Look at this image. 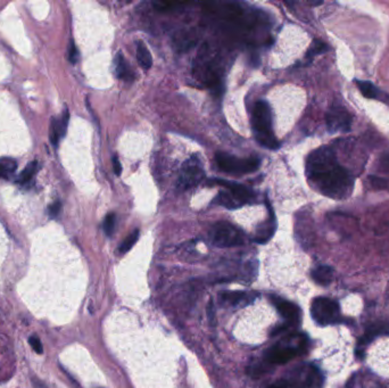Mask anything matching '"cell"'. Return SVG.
I'll use <instances>...</instances> for the list:
<instances>
[{"mask_svg": "<svg viewBox=\"0 0 389 388\" xmlns=\"http://www.w3.org/2000/svg\"><path fill=\"white\" fill-rule=\"evenodd\" d=\"M254 294L245 291H222L220 292V300L232 306H244L253 302Z\"/></svg>", "mask_w": 389, "mask_h": 388, "instance_id": "cell-12", "label": "cell"}, {"mask_svg": "<svg viewBox=\"0 0 389 388\" xmlns=\"http://www.w3.org/2000/svg\"><path fill=\"white\" fill-rule=\"evenodd\" d=\"M67 123H69V112L65 111L64 115L60 119H52L50 124V140L55 145H58L59 140L65 135Z\"/></svg>", "mask_w": 389, "mask_h": 388, "instance_id": "cell-13", "label": "cell"}, {"mask_svg": "<svg viewBox=\"0 0 389 388\" xmlns=\"http://www.w3.org/2000/svg\"><path fill=\"white\" fill-rule=\"evenodd\" d=\"M306 174L313 187L330 198L345 199L354 190V173L339 162L331 146L318 148L308 155Z\"/></svg>", "mask_w": 389, "mask_h": 388, "instance_id": "cell-1", "label": "cell"}, {"mask_svg": "<svg viewBox=\"0 0 389 388\" xmlns=\"http://www.w3.org/2000/svg\"><path fill=\"white\" fill-rule=\"evenodd\" d=\"M205 177L202 162L197 156H192L188 161L183 163L182 169L179 177V188L181 190H187L199 185Z\"/></svg>", "mask_w": 389, "mask_h": 388, "instance_id": "cell-8", "label": "cell"}, {"mask_svg": "<svg viewBox=\"0 0 389 388\" xmlns=\"http://www.w3.org/2000/svg\"><path fill=\"white\" fill-rule=\"evenodd\" d=\"M271 302L279 313L281 314V317L286 321H288V323L297 325L301 321V309L296 304L279 297V296H272Z\"/></svg>", "mask_w": 389, "mask_h": 388, "instance_id": "cell-10", "label": "cell"}, {"mask_svg": "<svg viewBox=\"0 0 389 388\" xmlns=\"http://www.w3.org/2000/svg\"><path fill=\"white\" fill-rule=\"evenodd\" d=\"M218 167L226 173H251L259 167V159L256 157L238 158L236 156L218 151L215 155Z\"/></svg>", "mask_w": 389, "mask_h": 388, "instance_id": "cell-7", "label": "cell"}, {"mask_svg": "<svg viewBox=\"0 0 389 388\" xmlns=\"http://www.w3.org/2000/svg\"><path fill=\"white\" fill-rule=\"evenodd\" d=\"M37 169H38V163L37 162H31V163H30V164L26 166V169L23 171V172L20 174V177H18V179H17L18 184H21V185L29 184V182L33 179V177L36 176Z\"/></svg>", "mask_w": 389, "mask_h": 388, "instance_id": "cell-22", "label": "cell"}, {"mask_svg": "<svg viewBox=\"0 0 389 388\" xmlns=\"http://www.w3.org/2000/svg\"><path fill=\"white\" fill-rule=\"evenodd\" d=\"M113 169H114V172L116 176H120L121 172H122V164L120 163L118 156H114V157H113Z\"/></svg>", "mask_w": 389, "mask_h": 388, "instance_id": "cell-31", "label": "cell"}, {"mask_svg": "<svg viewBox=\"0 0 389 388\" xmlns=\"http://www.w3.org/2000/svg\"><path fill=\"white\" fill-rule=\"evenodd\" d=\"M270 210V218L269 220H266L265 222L260 224L258 228V231H256L254 241L255 242H259V244H265L270 241V239L273 237V235L275 233V229H277V221H275V216L274 213L272 211V207H269Z\"/></svg>", "mask_w": 389, "mask_h": 388, "instance_id": "cell-11", "label": "cell"}, {"mask_svg": "<svg viewBox=\"0 0 389 388\" xmlns=\"http://www.w3.org/2000/svg\"><path fill=\"white\" fill-rule=\"evenodd\" d=\"M327 49H328V47H327L326 44L322 43V41H320V40H314L311 46V48H309V50L307 51V57H313V56L318 55V54H320V52L326 51Z\"/></svg>", "mask_w": 389, "mask_h": 388, "instance_id": "cell-25", "label": "cell"}, {"mask_svg": "<svg viewBox=\"0 0 389 388\" xmlns=\"http://www.w3.org/2000/svg\"><path fill=\"white\" fill-rule=\"evenodd\" d=\"M69 55H70V60H71L72 64H75V63L78 62L79 51H78V49H77V47H75V45L73 43H71Z\"/></svg>", "mask_w": 389, "mask_h": 388, "instance_id": "cell-29", "label": "cell"}, {"mask_svg": "<svg viewBox=\"0 0 389 388\" xmlns=\"http://www.w3.org/2000/svg\"><path fill=\"white\" fill-rule=\"evenodd\" d=\"M357 88L363 95L364 97L369 98V99H381V91L377 88L376 86H373L371 82L369 81H356Z\"/></svg>", "mask_w": 389, "mask_h": 388, "instance_id": "cell-20", "label": "cell"}, {"mask_svg": "<svg viewBox=\"0 0 389 388\" xmlns=\"http://www.w3.org/2000/svg\"><path fill=\"white\" fill-rule=\"evenodd\" d=\"M209 236L212 244L221 248L240 246L245 242L243 231L226 221H220L213 224Z\"/></svg>", "mask_w": 389, "mask_h": 388, "instance_id": "cell-4", "label": "cell"}, {"mask_svg": "<svg viewBox=\"0 0 389 388\" xmlns=\"http://www.w3.org/2000/svg\"><path fill=\"white\" fill-rule=\"evenodd\" d=\"M369 181H370V184H371L372 188H375V189H387L388 185H389V182H388V180H386V179L375 177V176L370 177Z\"/></svg>", "mask_w": 389, "mask_h": 388, "instance_id": "cell-26", "label": "cell"}, {"mask_svg": "<svg viewBox=\"0 0 389 388\" xmlns=\"http://www.w3.org/2000/svg\"><path fill=\"white\" fill-rule=\"evenodd\" d=\"M139 235H140V234H139V230L135 229L133 233H131L129 236H128V237L122 242V244L120 245V248H119L120 253L124 254V253L129 252V250L132 248V247L135 245V242H138Z\"/></svg>", "mask_w": 389, "mask_h": 388, "instance_id": "cell-23", "label": "cell"}, {"mask_svg": "<svg viewBox=\"0 0 389 388\" xmlns=\"http://www.w3.org/2000/svg\"><path fill=\"white\" fill-rule=\"evenodd\" d=\"M29 343L31 345V347L33 348V351H36L38 354H41L43 351V344H41L40 340L36 336H32L29 338Z\"/></svg>", "mask_w": 389, "mask_h": 388, "instance_id": "cell-27", "label": "cell"}, {"mask_svg": "<svg viewBox=\"0 0 389 388\" xmlns=\"http://www.w3.org/2000/svg\"><path fill=\"white\" fill-rule=\"evenodd\" d=\"M308 340L303 334H292L266 349L264 353V363L267 366L285 364L306 351Z\"/></svg>", "mask_w": 389, "mask_h": 388, "instance_id": "cell-2", "label": "cell"}, {"mask_svg": "<svg viewBox=\"0 0 389 388\" xmlns=\"http://www.w3.org/2000/svg\"><path fill=\"white\" fill-rule=\"evenodd\" d=\"M326 121L328 130L330 132H347L352 127L353 117L345 107L334 106L328 111Z\"/></svg>", "mask_w": 389, "mask_h": 388, "instance_id": "cell-9", "label": "cell"}, {"mask_svg": "<svg viewBox=\"0 0 389 388\" xmlns=\"http://www.w3.org/2000/svg\"><path fill=\"white\" fill-rule=\"evenodd\" d=\"M216 201L220 205H222V206L230 208V210L243 206V203H241V201L238 199L232 193H230L228 189L223 190V192H220L216 198Z\"/></svg>", "mask_w": 389, "mask_h": 388, "instance_id": "cell-18", "label": "cell"}, {"mask_svg": "<svg viewBox=\"0 0 389 388\" xmlns=\"http://www.w3.org/2000/svg\"><path fill=\"white\" fill-rule=\"evenodd\" d=\"M137 59L138 63L140 64V66L143 70H149L153 65V58L152 54L147 48V46L142 43V41H138L137 44Z\"/></svg>", "mask_w": 389, "mask_h": 388, "instance_id": "cell-17", "label": "cell"}, {"mask_svg": "<svg viewBox=\"0 0 389 388\" xmlns=\"http://www.w3.org/2000/svg\"><path fill=\"white\" fill-rule=\"evenodd\" d=\"M286 378L295 388H321L323 384L322 374L312 364H302L294 368Z\"/></svg>", "mask_w": 389, "mask_h": 388, "instance_id": "cell-5", "label": "cell"}, {"mask_svg": "<svg viewBox=\"0 0 389 388\" xmlns=\"http://www.w3.org/2000/svg\"><path fill=\"white\" fill-rule=\"evenodd\" d=\"M266 388H294V386L290 384L289 380L285 377L280 380H278V382L271 384V385L267 386Z\"/></svg>", "mask_w": 389, "mask_h": 388, "instance_id": "cell-28", "label": "cell"}, {"mask_svg": "<svg viewBox=\"0 0 389 388\" xmlns=\"http://www.w3.org/2000/svg\"><path fill=\"white\" fill-rule=\"evenodd\" d=\"M311 314L316 323L328 326L341 321V309L337 302L327 297H318L313 300Z\"/></svg>", "mask_w": 389, "mask_h": 388, "instance_id": "cell-6", "label": "cell"}, {"mask_svg": "<svg viewBox=\"0 0 389 388\" xmlns=\"http://www.w3.org/2000/svg\"><path fill=\"white\" fill-rule=\"evenodd\" d=\"M312 278L316 284L321 286H327L334 279V270L330 266L319 265L312 271Z\"/></svg>", "mask_w": 389, "mask_h": 388, "instance_id": "cell-16", "label": "cell"}, {"mask_svg": "<svg viewBox=\"0 0 389 388\" xmlns=\"http://www.w3.org/2000/svg\"><path fill=\"white\" fill-rule=\"evenodd\" d=\"M60 208H62V204H60L59 201H56V203L50 205V207H49V214H50L51 218H55V216L58 215Z\"/></svg>", "mask_w": 389, "mask_h": 388, "instance_id": "cell-30", "label": "cell"}, {"mask_svg": "<svg viewBox=\"0 0 389 388\" xmlns=\"http://www.w3.org/2000/svg\"><path fill=\"white\" fill-rule=\"evenodd\" d=\"M115 71L118 78L121 80H126V81H132L133 80V72L128 64L126 57L122 52H118V55L115 57Z\"/></svg>", "mask_w": 389, "mask_h": 388, "instance_id": "cell-15", "label": "cell"}, {"mask_svg": "<svg viewBox=\"0 0 389 388\" xmlns=\"http://www.w3.org/2000/svg\"><path fill=\"white\" fill-rule=\"evenodd\" d=\"M17 170V162L13 158L2 157L0 158V178L8 179L12 178Z\"/></svg>", "mask_w": 389, "mask_h": 388, "instance_id": "cell-19", "label": "cell"}, {"mask_svg": "<svg viewBox=\"0 0 389 388\" xmlns=\"http://www.w3.org/2000/svg\"><path fill=\"white\" fill-rule=\"evenodd\" d=\"M384 333H389V326L386 325V323H378V325H373L370 327V328L366 330L365 333V336L362 341L364 340V343H368L373 338L377 337V336H380V335H383Z\"/></svg>", "mask_w": 389, "mask_h": 388, "instance_id": "cell-21", "label": "cell"}, {"mask_svg": "<svg viewBox=\"0 0 389 388\" xmlns=\"http://www.w3.org/2000/svg\"><path fill=\"white\" fill-rule=\"evenodd\" d=\"M216 182L218 185L223 186V187L225 189H228L229 192H231L233 195H235L244 205L251 200L253 193L249 189H247L246 187H244V186L236 184V182H230V181H224V180H216Z\"/></svg>", "mask_w": 389, "mask_h": 388, "instance_id": "cell-14", "label": "cell"}, {"mask_svg": "<svg viewBox=\"0 0 389 388\" xmlns=\"http://www.w3.org/2000/svg\"><path fill=\"white\" fill-rule=\"evenodd\" d=\"M115 226H116V214L115 213H109V214L106 215V218H105L103 223L104 231L108 237H111V236L114 234Z\"/></svg>", "mask_w": 389, "mask_h": 388, "instance_id": "cell-24", "label": "cell"}, {"mask_svg": "<svg viewBox=\"0 0 389 388\" xmlns=\"http://www.w3.org/2000/svg\"><path fill=\"white\" fill-rule=\"evenodd\" d=\"M252 127L256 140L269 149H277L279 143L272 129V114L266 101L259 100L255 104L252 113Z\"/></svg>", "mask_w": 389, "mask_h": 388, "instance_id": "cell-3", "label": "cell"}]
</instances>
